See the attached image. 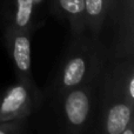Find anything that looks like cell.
Here are the masks:
<instances>
[{"label":"cell","instance_id":"1","mask_svg":"<svg viewBox=\"0 0 134 134\" xmlns=\"http://www.w3.org/2000/svg\"><path fill=\"white\" fill-rule=\"evenodd\" d=\"M107 57L108 51L99 38L88 33L71 35L48 85L42 91V105L69 88L97 80Z\"/></svg>","mask_w":134,"mask_h":134},{"label":"cell","instance_id":"2","mask_svg":"<svg viewBox=\"0 0 134 134\" xmlns=\"http://www.w3.org/2000/svg\"><path fill=\"white\" fill-rule=\"evenodd\" d=\"M98 79L69 88L46 102L54 112L59 133H92L97 114Z\"/></svg>","mask_w":134,"mask_h":134},{"label":"cell","instance_id":"3","mask_svg":"<svg viewBox=\"0 0 134 134\" xmlns=\"http://www.w3.org/2000/svg\"><path fill=\"white\" fill-rule=\"evenodd\" d=\"M42 91L37 83L16 80L0 90V120L32 116L41 108Z\"/></svg>","mask_w":134,"mask_h":134},{"label":"cell","instance_id":"4","mask_svg":"<svg viewBox=\"0 0 134 134\" xmlns=\"http://www.w3.org/2000/svg\"><path fill=\"white\" fill-rule=\"evenodd\" d=\"M92 133L134 134V104L126 100L98 102Z\"/></svg>","mask_w":134,"mask_h":134},{"label":"cell","instance_id":"5","mask_svg":"<svg viewBox=\"0 0 134 134\" xmlns=\"http://www.w3.org/2000/svg\"><path fill=\"white\" fill-rule=\"evenodd\" d=\"M5 45L16 80L35 83L32 72V33L20 28H5L1 31Z\"/></svg>","mask_w":134,"mask_h":134},{"label":"cell","instance_id":"6","mask_svg":"<svg viewBox=\"0 0 134 134\" xmlns=\"http://www.w3.org/2000/svg\"><path fill=\"white\" fill-rule=\"evenodd\" d=\"M44 23L34 0H0V31L12 27L34 34Z\"/></svg>","mask_w":134,"mask_h":134},{"label":"cell","instance_id":"7","mask_svg":"<svg viewBox=\"0 0 134 134\" xmlns=\"http://www.w3.org/2000/svg\"><path fill=\"white\" fill-rule=\"evenodd\" d=\"M48 14L65 21L71 35L87 33L83 0H49Z\"/></svg>","mask_w":134,"mask_h":134},{"label":"cell","instance_id":"8","mask_svg":"<svg viewBox=\"0 0 134 134\" xmlns=\"http://www.w3.org/2000/svg\"><path fill=\"white\" fill-rule=\"evenodd\" d=\"M118 0H83L86 31L95 38L100 37L107 18Z\"/></svg>","mask_w":134,"mask_h":134},{"label":"cell","instance_id":"9","mask_svg":"<svg viewBox=\"0 0 134 134\" xmlns=\"http://www.w3.org/2000/svg\"><path fill=\"white\" fill-rule=\"evenodd\" d=\"M32 116L0 120V134H24L32 131Z\"/></svg>","mask_w":134,"mask_h":134}]
</instances>
